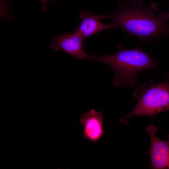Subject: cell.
I'll use <instances>...</instances> for the list:
<instances>
[{"mask_svg": "<svg viewBox=\"0 0 169 169\" xmlns=\"http://www.w3.org/2000/svg\"><path fill=\"white\" fill-rule=\"evenodd\" d=\"M169 72L166 80L156 84L154 78L145 83L135 90L133 97L138 101L132 110L120 119L124 124L129 123V119L133 116L155 115L169 110Z\"/></svg>", "mask_w": 169, "mask_h": 169, "instance_id": "obj_3", "label": "cell"}, {"mask_svg": "<svg viewBox=\"0 0 169 169\" xmlns=\"http://www.w3.org/2000/svg\"><path fill=\"white\" fill-rule=\"evenodd\" d=\"M117 48L118 52L115 54L102 56L89 54L86 59L110 65L115 72L114 85L116 87L134 86L139 83L136 75L140 72L151 69L156 71L161 62L151 58L141 48L126 49L120 44L117 45Z\"/></svg>", "mask_w": 169, "mask_h": 169, "instance_id": "obj_2", "label": "cell"}, {"mask_svg": "<svg viewBox=\"0 0 169 169\" xmlns=\"http://www.w3.org/2000/svg\"><path fill=\"white\" fill-rule=\"evenodd\" d=\"M85 38L76 31L66 33L54 37L50 42V47L55 50H62L79 60L86 59L89 54L83 46Z\"/></svg>", "mask_w": 169, "mask_h": 169, "instance_id": "obj_5", "label": "cell"}, {"mask_svg": "<svg viewBox=\"0 0 169 169\" xmlns=\"http://www.w3.org/2000/svg\"><path fill=\"white\" fill-rule=\"evenodd\" d=\"M167 16V17L168 19H169V12L168 13H166Z\"/></svg>", "mask_w": 169, "mask_h": 169, "instance_id": "obj_9", "label": "cell"}, {"mask_svg": "<svg viewBox=\"0 0 169 169\" xmlns=\"http://www.w3.org/2000/svg\"><path fill=\"white\" fill-rule=\"evenodd\" d=\"M150 139V148L147 153L150 156L149 167L154 169H169V134L166 141L162 140L156 135L158 128L153 124L145 128Z\"/></svg>", "mask_w": 169, "mask_h": 169, "instance_id": "obj_4", "label": "cell"}, {"mask_svg": "<svg viewBox=\"0 0 169 169\" xmlns=\"http://www.w3.org/2000/svg\"><path fill=\"white\" fill-rule=\"evenodd\" d=\"M119 9L106 15L115 27L123 30L129 36H134L143 42L157 40L161 35L168 33V19L163 12L158 16L157 3L145 5L142 0H131L126 3L119 1Z\"/></svg>", "mask_w": 169, "mask_h": 169, "instance_id": "obj_1", "label": "cell"}, {"mask_svg": "<svg viewBox=\"0 0 169 169\" xmlns=\"http://www.w3.org/2000/svg\"><path fill=\"white\" fill-rule=\"evenodd\" d=\"M102 113L92 109L85 112L81 116L79 122L84 128V137L91 141L99 140L103 135Z\"/></svg>", "mask_w": 169, "mask_h": 169, "instance_id": "obj_7", "label": "cell"}, {"mask_svg": "<svg viewBox=\"0 0 169 169\" xmlns=\"http://www.w3.org/2000/svg\"><path fill=\"white\" fill-rule=\"evenodd\" d=\"M168 33H169V26H168Z\"/></svg>", "mask_w": 169, "mask_h": 169, "instance_id": "obj_10", "label": "cell"}, {"mask_svg": "<svg viewBox=\"0 0 169 169\" xmlns=\"http://www.w3.org/2000/svg\"><path fill=\"white\" fill-rule=\"evenodd\" d=\"M79 15L82 21L76 31L85 38L115 27L112 23L106 24L100 22V20L106 18V15L99 14L85 10L80 12Z\"/></svg>", "mask_w": 169, "mask_h": 169, "instance_id": "obj_6", "label": "cell"}, {"mask_svg": "<svg viewBox=\"0 0 169 169\" xmlns=\"http://www.w3.org/2000/svg\"><path fill=\"white\" fill-rule=\"evenodd\" d=\"M42 4V9L43 10H45L47 9V3L49 1L51 0H39ZM66 1L67 0H64Z\"/></svg>", "mask_w": 169, "mask_h": 169, "instance_id": "obj_8", "label": "cell"}]
</instances>
